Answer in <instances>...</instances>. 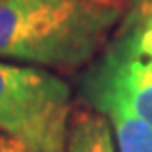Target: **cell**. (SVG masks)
<instances>
[{"instance_id": "7", "label": "cell", "mask_w": 152, "mask_h": 152, "mask_svg": "<svg viewBox=\"0 0 152 152\" xmlns=\"http://www.w3.org/2000/svg\"><path fill=\"white\" fill-rule=\"evenodd\" d=\"M0 152H29V150L18 139L0 132Z\"/></svg>"}, {"instance_id": "4", "label": "cell", "mask_w": 152, "mask_h": 152, "mask_svg": "<svg viewBox=\"0 0 152 152\" xmlns=\"http://www.w3.org/2000/svg\"><path fill=\"white\" fill-rule=\"evenodd\" d=\"M86 103L108 119L119 152H152V126L125 103L115 97H94Z\"/></svg>"}, {"instance_id": "2", "label": "cell", "mask_w": 152, "mask_h": 152, "mask_svg": "<svg viewBox=\"0 0 152 152\" xmlns=\"http://www.w3.org/2000/svg\"><path fill=\"white\" fill-rule=\"evenodd\" d=\"M72 90L59 75L0 61V132L29 152H64Z\"/></svg>"}, {"instance_id": "9", "label": "cell", "mask_w": 152, "mask_h": 152, "mask_svg": "<svg viewBox=\"0 0 152 152\" xmlns=\"http://www.w3.org/2000/svg\"><path fill=\"white\" fill-rule=\"evenodd\" d=\"M2 2H4V0H0V4H2Z\"/></svg>"}, {"instance_id": "1", "label": "cell", "mask_w": 152, "mask_h": 152, "mask_svg": "<svg viewBox=\"0 0 152 152\" xmlns=\"http://www.w3.org/2000/svg\"><path fill=\"white\" fill-rule=\"evenodd\" d=\"M125 13L119 0H4L0 59L77 72L104 50Z\"/></svg>"}, {"instance_id": "8", "label": "cell", "mask_w": 152, "mask_h": 152, "mask_svg": "<svg viewBox=\"0 0 152 152\" xmlns=\"http://www.w3.org/2000/svg\"><path fill=\"white\" fill-rule=\"evenodd\" d=\"M119 2H125V0H119ZM125 4H126V2H125Z\"/></svg>"}, {"instance_id": "3", "label": "cell", "mask_w": 152, "mask_h": 152, "mask_svg": "<svg viewBox=\"0 0 152 152\" xmlns=\"http://www.w3.org/2000/svg\"><path fill=\"white\" fill-rule=\"evenodd\" d=\"M84 101L115 97L152 126V18H123L79 81Z\"/></svg>"}, {"instance_id": "6", "label": "cell", "mask_w": 152, "mask_h": 152, "mask_svg": "<svg viewBox=\"0 0 152 152\" xmlns=\"http://www.w3.org/2000/svg\"><path fill=\"white\" fill-rule=\"evenodd\" d=\"M126 2V18L150 20L152 18V0H125Z\"/></svg>"}, {"instance_id": "5", "label": "cell", "mask_w": 152, "mask_h": 152, "mask_svg": "<svg viewBox=\"0 0 152 152\" xmlns=\"http://www.w3.org/2000/svg\"><path fill=\"white\" fill-rule=\"evenodd\" d=\"M66 152H115L108 119L86 108H73L66 137Z\"/></svg>"}]
</instances>
